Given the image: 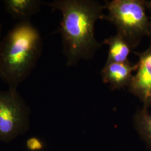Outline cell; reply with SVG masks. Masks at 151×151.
<instances>
[{"label":"cell","mask_w":151,"mask_h":151,"mask_svg":"<svg viewBox=\"0 0 151 151\" xmlns=\"http://www.w3.org/2000/svg\"><path fill=\"white\" fill-rule=\"evenodd\" d=\"M48 5L62 15L58 31L67 65L89 57L100 46L94 37V25L98 19H105L103 13L105 6L95 1L81 0H58Z\"/></svg>","instance_id":"obj_1"},{"label":"cell","mask_w":151,"mask_h":151,"mask_svg":"<svg viewBox=\"0 0 151 151\" xmlns=\"http://www.w3.org/2000/svg\"><path fill=\"white\" fill-rule=\"evenodd\" d=\"M43 43L31 22H18L0 41V79L17 90L35 67Z\"/></svg>","instance_id":"obj_2"},{"label":"cell","mask_w":151,"mask_h":151,"mask_svg":"<svg viewBox=\"0 0 151 151\" xmlns=\"http://www.w3.org/2000/svg\"><path fill=\"white\" fill-rule=\"evenodd\" d=\"M105 6L109 11L105 19L116 26L118 34L131 48H135L144 36L151 35L145 1L114 0Z\"/></svg>","instance_id":"obj_3"},{"label":"cell","mask_w":151,"mask_h":151,"mask_svg":"<svg viewBox=\"0 0 151 151\" xmlns=\"http://www.w3.org/2000/svg\"><path fill=\"white\" fill-rule=\"evenodd\" d=\"M30 109L17 90L0 91V142L9 143L30 128Z\"/></svg>","instance_id":"obj_4"},{"label":"cell","mask_w":151,"mask_h":151,"mask_svg":"<svg viewBox=\"0 0 151 151\" xmlns=\"http://www.w3.org/2000/svg\"><path fill=\"white\" fill-rule=\"evenodd\" d=\"M139 57L138 67L133 76L129 88L130 92L140 99L143 108L151 107V44L142 53H135Z\"/></svg>","instance_id":"obj_5"},{"label":"cell","mask_w":151,"mask_h":151,"mask_svg":"<svg viewBox=\"0 0 151 151\" xmlns=\"http://www.w3.org/2000/svg\"><path fill=\"white\" fill-rule=\"evenodd\" d=\"M138 63L131 65L124 63H106L101 72L103 82L109 83L112 90L129 86L133 77V72L137 70Z\"/></svg>","instance_id":"obj_6"},{"label":"cell","mask_w":151,"mask_h":151,"mask_svg":"<svg viewBox=\"0 0 151 151\" xmlns=\"http://www.w3.org/2000/svg\"><path fill=\"white\" fill-rule=\"evenodd\" d=\"M2 2L6 12L19 22H30L31 17L40 11L44 4L39 0H4Z\"/></svg>","instance_id":"obj_7"},{"label":"cell","mask_w":151,"mask_h":151,"mask_svg":"<svg viewBox=\"0 0 151 151\" xmlns=\"http://www.w3.org/2000/svg\"><path fill=\"white\" fill-rule=\"evenodd\" d=\"M104 44L109 45L106 63H124L129 61L128 57L132 48L124 38L118 33L116 35L105 39Z\"/></svg>","instance_id":"obj_8"},{"label":"cell","mask_w":151,"mask_h":151,"mask_svg":"<svg viewBox=\"0 0 151 151\" xmlns=\"http://www.w3.org/2000/svg\"><path fill=\"white\" fill-rule=\"evenodd\" d=\"M134 125L140 137L151 149V114L148 109L143 108L137 113Z\"/></svg>","instance_id":"obj_9"},{"label":"cell","mask_w":151,"mask_h":151,"mask_svg":"<svg viewBox=\"0 0 151 151\" xmlns=\"http://www.w3.org/2000/svg\"><path fill=\"white\" fill-rule=\"evenodd\" d=\"M25 146L29 151H42L45 148L43 141L37 137H30L26 140Z\"/></svg>","instance_id":"obj_10"},{"label":"cell","mask_w":151,"mask_h":151,"mask_svg":"<svg viewBox=\"0 0 151 151\" xmlns=\"http://www.w3.org/2000/svg\"><path fill=\"white\" fill-rule=\"evenodd\" d=\"M145 3H146V7L150 9L151 10V1H145Z\"/></svg>","instance_id":"obj_11"},{"label":"cell","mask_w":151,"mask_h":151,"mask_svg":"<svg viewBox=\"0 0 151 151\" xmlns=\"http://www.w3.org/2000/svg\"><path fill=\"white\" fill-rule=\"evenodd\" d=\"M2 31V24H1V22H0V41H1V32Z\"/></svg>","instance_id":"obj_12"},{"label":"cell","mask_w":151,"mask_h":151,"mask_svg":"<svg viewBox=\"0 0 151 151\" xmlns=\"http://www.w3.org/2000/svg\"><path fill=\"white\" fill-rule=\"evenodd\" d=\"M150 32L151 34V16L150 19Z\"/></svg>","instance_id":"obj_13"}]
</instances>
